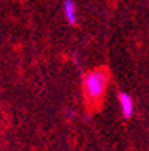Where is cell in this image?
<instances>
[{
	"mask_svg": "<svg viewBox=\"0 0 149 151\" xmlns=\"http://www.w3.org/2000/svg\"><path fill=\"white\" fill-rule=\"evenodd\" d=\"M118 100H119V105H121L124 117L130 118L131 114H133V99H131V96L127 94V93H119L118 94Z\"/></svg>",
	"mask_w": 149,
	"mask_h": 151,
	"instance_id": "cell-2",
	"label": "cell"
},
{
	"mask_svg": "<svg viewBox=\"0 0 149 151\" xmlns=\"http://www.w3.org/2000/svg\"><path fill=\"white\" fill-rule=\"evenodd\" d=\"M106 87H108V73L104 70L90 72L83 79V88L87 96L91 100H97L103 96Z\"/></svg>",
	"mask_w": 149,
	"mask_h": 151,
	"instance_id": "cell-1",
	"label": "cell"
},
{
	"mask_svg": "<svg viewBox=\"0 0 149 151\" xmlns=\"http://www.w3.org/2000/svg\"><path fill=\"white\" fill-rule=\"evenodd\" d=\"M64 15L70 24L76 23V8H75V3L72 0H66L64 2Z\"/></svg>",
	"mask_w": 149,
	"mask_h": 151,
	"instance_id": "cell-3",
	"label": "cell"
}]
</instances>
